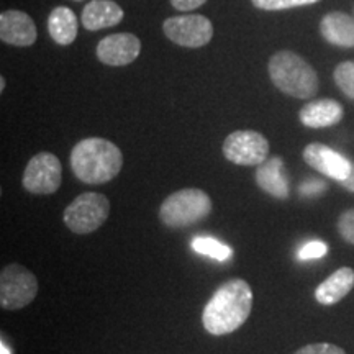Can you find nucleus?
Masks as SVG:
<instances>
[{"label":"nucleus","instance_id":"f257e3e1","mask_svg":"<svg viewBox=\"0 0 354 354\" xmlns=\"http://www.w3.org/2000/svg\"><path fill=\"white\" fill-rule=\"evenodd\" d=\"M253 310V290L243 279H230L203 307L202 325L214 336L233 333L245 325Z\"/></svg>","mask_w":354,"mask_h":354},{"label":"nucleus","instance_id":"f03ea898","mask_svg":"<svg viewBox=\"0 0 354 354\" xmlns=\"http://www.w3.org/2000/svg\"><path fill=\"white\" fill-rule=\"evenodd\" d=\"M71 169L84 184H107L120 174L123 153L112 141L92 136L81 140L71 151Z\"/></svg>","mask_w":354,"mask_h":354},{"label":"nucleus","instance_id":"7ed1b4c3","mask_svg":"<svg viewBox=\"0 0 354 354\" xmlns=\"http://www.w3.org/2000/svg\"><path fill=\"white\" fill-rule=\"evenodd\" d=\"M269 77L274 86L295 99H310L318 92L315 69L294 51H277L268 64Z\"/></svg>","mask_w":354,"mask_h":354},{"label":"nucleus","instance_id":"20e7f679","mask_svg":"<svg viewBox=\"0 0 354 354\" xmlns=\"http://www.w3.org/2000/svg\"><path fill=\"white\" fill-rule=\"evenodd\" d=\"M212 198L202 189H180L165 198L159 207V220L169 228H185L201 223L210 215Z\"/></svg>","mask_w":354,"mask_h":354},{"label":"nucleus","instance_id":"39448f33","mask_svg":"<svg viewBox=\"0 0 354 354\" xmlns=\"http://www.w3.org/2000/svg\"><path fill=\"white\" fill-rule=\"evenodd\" d=\"M110 215V201L104 194L84 192L66 207L63 220L71 232L88 234L99 230Z\"/></svg>","mask_w":354,"mask_h":354},{"label":"nucleus","instance_id":"423d86ee","mask_svg":"<svg viewBox=\"0 0 354 354\" xmlns=\"http://www.w3.org/2000/svg\"><path fill=\"white\" fill-rule=\"evenodd\" d=\"M38 294V281L21 264H8L0 272V305L3 310H20Z\"/></svg>","mask_w":354,"mask_h":354},{"label":"nucleus","instance_id":"0eeeda50","mask_svg":"<svg viewBox=\"0 0 354 354\" xmlns=\"http://www.w3.org/2000/svg\"><path fill=\"white\" fill-rule=\"evenodd\" d=\"M223 156L238 166H259L269 158V141L259 131L238 130L223 141Z\"/></svg>","mask_w":354,"mask_h":354},{"label":"nucleus","instance_id":"6e6552de","mask_svg":"<svg viewBox=\"0 0 354 354\" xmlns=\"http://www.w3.org/2000/svg\"><path fill=\"white\" fill-rule=\"evenodd\" d=\"M63 167L53 153H38L30 159L24 171V189L33 196H50L61 187Z\"/></svg>","mask_w":354,"mask_h":354},{"label":"nucleus","instance_id":"1a4fd4ad","mask_svg":"<svg viewBox=\"0 0 354 354\" xmlns=\"http://www.w3.org/2000/svg\"><path fill=\"white\" fill-rule=\"evenodd\" d=\"M162 30L172 43L185 48H202L214 37V25L203 15L171 17L162 24Z\"/></svg>","mask_w":354,"mask_h":354},{"label":"nucleus","instance_id":"9d476101","mask_svg":"<svg viewBox=\"0 0 354 354\" xmlns=\"http://www.w3.org/2000/svg\"><path fill=\"white\" fill-rule=\"evenodd\" d=\"M304 161L320 174L342 184L351 174L354 161L322 143H310L304 149Z\"/></svg>","mask_w":354,"mask_h":354},{"label":"nucleus","instance_id":"9b49d317","mask_svg":"<svg viewBox=\"0 0 354 354\" xmlns=\"http://www.w3.org/2000/svg\"><path fill=\"white\" fill-rule=\"evenodd\" d=\"M141 53V41L131 33H115L100 39L97 44V57L100 63L113 66H127L133 63Z\"/></svg>","mask_w":354,"mask_h":354},{"label":"nucleus","instance_id":"f8f14e48","mask_svg":"<svg viewBox=\"0 0 354 354\" xmlns=\"http://www.w3.org/2000/svg\"><path fill=\"white\" fill-rule=\"evenodd\" d=\"M38 33L28 13L20 10H7L0 13V39L13 46H32Z\"/></svg>","mask_w":354,"mask_h":354},{"label":"nucleus","instance_id":"ddd939ff","mask_svg":"<svg viewBox=\"0 0 354 354\" xmlns=\"http://www.w3.org/2000/svg\"><path fill=\"white\" fill-rule=\"evenodd\" d=\"M254 180L263 192L279 201H286L290 196L289 179H287L282 158L272 156L266 159L256 169Z\"/></svg>","mask_w":354,"mask_h":354},{"label":"nucleus","instance_id":"4468645a","mask_svg":"<svg viewBox=\"0 0 354 354\" xmlns=\"http://www.w3.org/2000/svg\"><path fill=\"white\" fill-rule=\"evenodd\" d=\"M344 109L339 102L333 99L312 100L304 105L299 112V118L307 128H328L342 122Z\"/></svg>","mask_w":354,"mask_h":354},{"label":"nucleus","instance_id":"2eb2a0df","mask_svg":"<svg viewBox=\"0 0 354 354\" xmlns=\"http://www.w3.org/2000/svg\"><path fill=\"white\" fill-rule=\"evenodd\" d=\"M123 20V10L113 0H91L84 7L81 21L91 32L118 25Z\"/></svg>","mask_w":354,"mask_h":354},{"label":"nucleus","instance_id":"dca6fc26","mask_svg":"<svg viewBox=\"0 0 354 354\" xmlns=\"http://www.w3.org/2000/svg\"><path fill=\"white\" fill-rule=\"evenodd\" d=\"M320 33L326 41L342 48L354 46V19L344 12H330L322 19Z\"/></svg>","mask_w":354,"mask_h":354},{"label":"nucleus","instance_id":"f3484780","mask_svg":"<svg viewBox=\"0 0 354 354\" xmlns=\"http://www.w3.org/2000/svg\"><path fill=\"white\" fill-rule=\"evenodd\" d=\"M354 287V271L351 268H339L315 290V299L322 305H335L343 300Z\"/></svg>","mask_w":354,"mask_h":354},{"label":"nucleus","instance_id":"a211bd4d","mask_svg":"<svg viewBox=\"0 0 354 354\" xmlns=\"http://www.w3.org/2000/svg\"><path fill=\"white\" fill-rule=\"evenodd\" d=\"M48 32L57 44L74 43L77 38V17L68 7H56L48 17Z\"/></svg>","mask_w":354,"mask_h":354},{"label":"nucleus","instance_id":"6ab92c4d","mask_svg":"<svg viewBox=\"0 0 354 354\" xmlns=\"http://www.w3.org/2000/svg\"><path fill=\"white\" fill-rule=\"evenodd\" d=\"M192 250L198 254H205L216 261H221V263H223V261H228L233 254L232 248L214 240V238H196V240L192 241Z\"/></svg>","mask_w":354,"mask_h":354},{"label":"nucleus","instance_id":"aec40b11","mask_svg":"<svg viewBox=\"0 0 354 354\" xmlns=\"http://www.w3.org/2000/svg\"><path fill=\"white\" fill-rule=\"evenodd\" d=\"M333 77L339 91L354 100V61H344V63L336 66Z\"/></svg>","mask_w":354,"mask_h":354},{"label":"nucleus","instance_id":"412c9836","mask_svg":"<svg viewBox=\"0 0 354 354\" xmlns=\"http://www.w3.org/2000/svg\"><path fill=\"white\" fill-rule=\"evenodd\" d=\"M256 8L268 12L276 10H287V8L302 7V6H312V3L320 2V0H251Z\"/></svg>","mask_w":354,"mask_h":354},{"label":"nucleus","instance_id":"4be33fe9","mask_svg":"<svg viewBox=\"0 0 354 354\" xmlns=\"http://www.w3.org/2000/svg\"><path fill=\"white\" fill-rule=\"evenodd\" d=\"M328 251V246L323 241H308L300 248L297 258L300 261H308V259H320L326 254Z\"/></svg>","mask_w":354,"mask_h":354},{"label":"nucleus","instance_id":"5701e85b","mask_svg":"<svg viewBox=\"0 0 354 354\" xmlns=\"http://www.w3.org/2000/svg\"><path fill=\"white\" fill-rule=\"evenodd\" d=\"M338 233L344 241L354 245V209H349L338 218Z\"/></svg>","mask_w":354,"mask_h":354},{"label":"nucleus","instance_id":"b1692460","mask_svg":"<svg viewBox=\"0 0 354 354\" xmlns=\"http://www.w3.org/2000/svg\"><path fill=\"white\" fill-rule=\"evenodd\" d=\"M294 354H346L343 348L331 343H313L300 348Z\"/></svg>","mask_w":354,"mask_h":354},{"label":"nucleus","instance_id":"393cba45","mask_svg":"<svg viewBox=\"0 0 354 354\" xmlns=\"http://www.w3.org/2000/svg\"><path fill=\"white\" fill-rule=\"evenodd\" d=\"M326 187H328V185L320 179H307L300 184L299 190L304 197H317L322 196L323 192H326Z\"/></svg>","mask_w":354,"mask_h":354},{"label":"nucleus","instance_id":"a878e982","mask_svg":"<svg viewBox=\"0 0 354 354\" xmlns=\"http://www.w3.org/2000/svg\"><path fill=\"white\" fill-rule=\"evenodd\" d=\"M207 0H171L172 7L179 12H190V10H196L201 6H203Z\"/></svg>","mask_w":354,"mask_h":354},{"label":"nucleus","instance_id":"bb28decb","mask_svg":"<svg viewBox=\"0 0 354 354\" xmlns=\"http://www.w3.org/2000/svg\"><path fill=\"white\" fill-rule=\"evenodd\" d=\"M339 185H342V187H344L346 190H349V192L354 194V166H353V171H351V174H349L348 179L343 180V183Z\"/></svg>","mask_w":354,"mask_h":354},{"label":"nucleus","instance_id":"cd10ccee","mask_svg":"<svg viewBox=\"0 0 354 354\" xmlns=\"http://www.w3.org/2000/svg\"><path fill=\"white\" fill-rule=\"evenodd\" d=\"M0 91H6V79L3 77H0Z\"/></svg>","mask_w":354,"mask_h":354},{"label":"nucleus","instance_id":"c85d7f7f","mask_svg":"<svg viewBox=\"0 0 354 354\" xmlns=\"http://www.w3.org/2000/svg\"><path fill=\"white\" fill-rule=\"evenodd\" d=\"M76 2H81V0H76Z\"/></svg>","mask_w":354,"mask_h":354}]
</instances>
